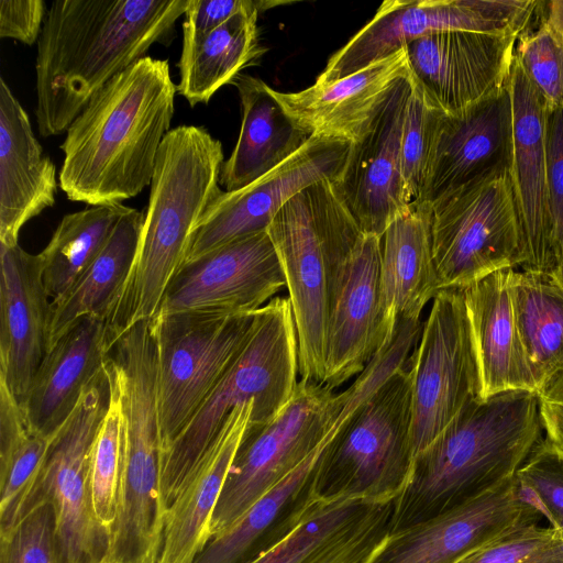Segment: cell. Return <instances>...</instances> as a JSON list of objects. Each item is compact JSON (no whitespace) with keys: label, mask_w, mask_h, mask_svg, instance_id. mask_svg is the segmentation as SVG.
Here are the masks:
<instances>
[{"label":"cell","mask_w":563,"mask_h":563,"mask_svg":"<svg viewBox=\"0 0 563 563\" xmlns=\"http://www.w3.org/2000/svg\"><path fill=\"white\" fill-rule=\"evenodd\" d=\"M510 290L519 339L540 387L563 367V286L551 274L514 271Z\"/></svg>","instance_id":"35"},{"label":"cell","mask_w":563,"mask_h":563,"mask_svg":"<svg viewBox=\"0 0 563 563\" xmlns=\"http://www.w3.org/2000/svg\"><path fill=\"white\" fill-rule=\"evenodd\" d=\"M411 378L413 457L470 401L481 398L479 371L463 289H440L407 362Z\"/></svg>","instance_id":"12"},{"label":"cell","mask_w":563,"mask_h":563,"mask_svg":"<svg viewBox=\"0 0 563 563\" xmlns=\"http://www.w3.org/2000/svg\"><path fill=\"white\" fill-rule=\"evenodd\" d=\"M266 231L286 278L300 379L323 384L331 285L363 231L331 178L295 195Z\"/></svg>","instance_id":"5"},{"label":"cell","mask_w":563,"mask_h":563,"mask_svg":"<svg viewBox=\"0 0 563 563\" xmlns=\"http://www.w3.org/2000/svg\"><path fill=\"white\" fill-rule=\"evenodd\" d=\"M508 86L512 101L510 175L525 244L520 268L553 275L556 260L549 217L545 147L550 107L515 55Z\"/></svg>","instance_id":"21"},{"label":"cell","mask_w":563,"mask_h":563,"mask_svg":"<svg viewBox=\"0 0 563 563\" xmlns=\"http://www.w3.org/2000/svg\"><path fill=\"white\" fill-rule=\"evenodd\" d=\"M512 101L508 84L455 114L443 113L419 202H429L500 165H510Z\"/></svg>","instance_id":"24"},{"label":"cell","mask_w":563,"mask_h":563,"mask_svg":"<svg viewBox=\"0 0 563 563\" xmlns=\"http://www.w3.org/2000/svg\"><path fill=\"white\" fill-rule=\"evenodd\" d=\"M254 402L233 409L165 514L157 563H192L210 540V521Z\"/></svg>","instance_id":"28"},{"label":"cell","mask_w":563,"mask_h":563,"mask_svg":"<svg viewBox=\"0 0 563 563\" xmlns=\"http://www.w3.org/2000/svg\"><path fill=\"white\" fill-rule=\"evenodd\" d=\"M545 147L549 217L558 271L563 258V108L549 110Z\"/></svg>","instance_id":"44"},{"label":"cell","mask_w":563,"mask_h":563,"mask_svg":"<svg viewBox=\"0 0 563 563\" xmlns=\"http://www.w3.org/2000/svg\"><path fill=\"white\" fill-rule=\"evenodd\" d=\"M540 5L533 0H386L329 58L316 84L344 78L434 32L520 35L533 23Z\"/></svg>","instance_id":"13"},{"label":"cell","mask_w":563,"mask_h":563,"mask_svg":"<svg viewBox=\"0 0 563 563\" xmlns=\"http://www.w3.org/2000/svg\"><path fill=\"white\" fill-rule=\"evenodd\" d=\"M0 563H62L56 515L51 504L38 505L0 536Z\"/></svg>","instance_id":"43"},{"label":"cell","mask_w":563,"mask_h":563,"mask_svg":"<svg viewBox=\"0 0 563 563\" xmlns=\"http://www.w3.org/2000/svg\"><path fill=\"white\" fill-rule=\"evenodd\" d=\"M410 89L408 76L395 87L367 133L351 144L336 180L347 208L364 233L382 236L387 227L410 207L400 157Z\"/></svg>","instance_id":"20"},{"label":"cell","mask_w":563,"mask_h":563,"mask_svg":"<svg viewBox=\"0 0 563 563\" xmlns=\"http://www.w3.org/2000/svg\"><path fill=\"white\" fill-rule=\"evenodd\" d=\"M287 3L258 0L209 32L183 31L177 92L191 107L208 103L216 91L232 84L242 69L254 65L266 52L260 43V13Z\"/></svg>","instance_id":"32"},{"label":"cell","mask_w":563,"mask_h":563,"mask_svg":"<svg viewBox=\"0 0 563 563\" xmlns=\"http://www.w3.org/2000/svg\"><path fill=\"white\" fill-rule=\"evenodd\" d=\"M514 271H496L463 289L482 399L507 390L537 393L539 388L515 321L510 290Z\"/></svg>","instance_id":"30"},{"label":"cell","mask_w":563,"mask_h":563,"mask_svg":"<svg viewBox=\"0 0 563 563\" xmlns=\"http://www.w3.org/2000/svg\"><path fill=\"white\" fill-rule=\"evenodd\" d=\"M536 391L507 390L465 405L412 462L389 532L433 518L514 478L541 441Z\"/></svg>","instance_id":"3"},{"label":"cell","mask_w":563,"mask_h":563,"mask_svg":"<svg viewBox=\"0 0 563 563\" xmlns=\"http://www.w3.org/2000/svg\"><path fill=\"white\" fill-rule=\"evenodd\" d=\"M298 340L288 298L275 297L257 310L253 332L191 420L162 453L161 498L164 511L236 407L254 402L251 427L274 419L298 385Z\"/></svg>","instance_id":"6"},{"label":"cell","mask_w":563,"mask_h":563,"mask_svg":"<svg viewBox=\"0 0 563 563\" xmlns=\"http://www.w3.org/2000/svg\"><path fill=\"white\" fill-rule=\"evenodd\" d=\"M47 10L43 0H0V37L37 43Z\"/></svg>","instance_id":"45"},{"label":"cell","mask_w":563,"mask_h":563,"mask_svg":"<svg viewBox=\"0 0 563 563\" xmlns=\"http://www.w3.org/2000/svg\"><path fill=\"white\" fill-rule=\"evenodd\" d=\"M430 205L440 289H464L496 271L522 266L523 234L510 165H500Z\"/></svg>","instance_id":"8"},{"label":"cell","mask_w":563,"mask_h":563,"mask_svg":"<svg viewBox=\"0 0 563 563\" xmlns=\"http://www.w3.org/2000/svg\"><path fill=\"white\" fill-rule=\"evenodd\" d=\"M429 202L411 205L382 235L380 300L385 344L399 324L420 321L426 305L440 290L432 253Z\"/></svg>","instance_id":"27"},{"label":"cell","mask_w":563,"mask_h":563,"mask_svg":"<svg viewBox=\"0 0 563 563\" xmlns=\"http://www.w3.org/2000/svg\"><path fill=\"white\" fill-rule=\"evenodd\" d=\"M331 438L257 499L236 521L210 538L192 563H249L290 534L313 510V477Z\"/></svg>","instance_id":"31"},{"label":"cell","mask_w":563,"mask_h":563,"mask_svg":"<svg viewBox=\"0 0 563 563\" xmlns=\"http://www.w3.org/2000/svg\"><path fill=\"white\" fill-rule=\"evenodd\" d=\"M394 501H318L290 534L249 563H362L389 533Z\"/></svg>","instance_id":"29"},{"label":"cell","mask_w":563,"mask_h":563,"mask_svg":"<svg viewBox=\"0 0 563 563\" xmlns=\"http://www.w3.org/2000/svg\"><path fill=\"white\" fill-rule=\"evenodd\" d=\"M350 147L351 143L344 141L310 136L271 172L240 189L222 190L200 220L186 261L239 238L265 231L299 191L325 178L338 180Z\"/></svg>","instance_id":"16"},{"label":"cell","mask_w":563,"mask_h":563,"mask_svg":"<svg viewBox=\"0 0 563 563\" xmlns=\"http://www.w3.org/2000/svg\"><path fill=\"white\" fill-rule=\"evenodd\" d=\"M103 563H109L108 561H104Z\"/></svg>","instance_id":"50"},{"label":"cell","mask_w":563,"mask_h":563,"mask_svg":"<svg viewBox=\"0 0 563 563\" xmlns=\"http://www.w3.org/2000/svg\"><path fill=\"white\" fill-rule=\"evenodd\" d=\"M537 397L544 440L563 457V367L542 382Z\"/></svg>","instance_id":"46"},{"label":"cell","mask_w":563,"mask_h":563,"mask_svg":"<svg viewBox=\"0 0 563 563\" xmlns=\"http://www.w3.org/2000/svg\"><path fill=\"white\" fill-rule=\"evenodd\" d=\"M109 399V382L103 369L51 438L40 473L16 515L15 525L38 505L53 506L62 563H103L108 556L110 532L95 517L88 472L91 446L108 411Z\"/></svg>","instance_id":"10"},{"label":"cell","mask_w":563,"mask_h":563,"mask_svg":"<svg viewBox=\"0 0 563 563\" xmlns=\"http://www.w3.org/2000/svg\"><path fill=\"white\" fill-rule=\"evenodd\" d=\"M256 311H183L152 321L162 453L191 420L246 345Z\"/></svg>","instance_id":"9"},{"label":"cell","mask_w":563,"mask_h":563,"mask_svg":"<svg viewBox=\"0 0 563 563\" xmlns=\"http://www.w3.org/2000/svg\"><path fill=\"white\" fill-rule=\"evenodd\" d=\"M49 442L31 429L22 407L0 379V536L14 527Z\"/></svg>","instance_id":"37"},{"label":"cell","mask_w":563,"mask_h":563,"mask_svg":"<svg viewBox=\"0 0 563 563\" xmlns=\"http://www.w3.org/2000/svg\"><path fill=\"white\" fill-rule=\"evenodd\" d=\"M56 167L36 140L30 117L0 77V244H19L22 227L57 194Z\"/></svg>","instance_id":"26"},{"label":"cell","mask_w":563,"mask_h":563,"mask_svg":"<svg viewBox=\"0 0 563 563\" xmlns=\"http://www.w3.org/2000/svg\"><path fill=\"white\" fill-rule=\"evenodd\" d=\"M412 462L411 378L406 363L327 444L314 473L313 497L323 503L393 501L405 488Z\"/></svg>","instance_id":"7"},{"label":"cell","mask_w":563,"mask_h":563,"mask_svg":"<svg viewBox=\"0 0 563 563\" xmlns=\"http://www.w3.org/2000/svg\"><path fill=\"white\" fill-rule=\"evenodd\" d=\"M167 59L145 56L110 79L73 121L60 145L59 187L71 201L118 205L151 186L175 112Z\"/></svg>","instance_id":"2"},{"label":"cell","mask_w":563,"mask_h":563,"mask_svg":"<svg viewBox=\"0 0 563 563\" xmlns=\"http://www.w3.org/2000/svg\"><path fill=\"white\" fill-rule=\"evenodd\" d=\"M122 461L109 563H157L165 511L161 498L162 442L157 399L136 389L120 399Z\"/></svg>","instance_id":"14"},{"label":"cell","mask_w":563,"mask_h":563,"mask_svg":"<svg viewBox=\"0 0 563 563\" xmlns=\"http://www.w3.org/2000/svg\"><path fill=\"white\" fill-rule=\"evenodd\" d=\"M286 287L267 231L252 233L186 261L169 282L157 314L256 311Z\"/></svg>","instance_id":"15"},{"label":"cell","mask_w":563,"mask_h":563,"mask_svg":"<svg viewBox=\"0 0 563 563\" xmlns=\"http://www.w3.org/2000/svg\"><path fill=\"white\" fill-rule=\"evenodd\" d=\"M455 563H563V534L540 522L523 525Z\"/></svg>","instance_id":"41"},{"label":"cell","mask_w":563,"mask_h":563,"mask_svg":"<svg viewBox=\"0 0 563 563\" xmlns=\"http://www.w3.org/2000/svg\"><path fill=\"white\" fill-rule=\"evenodd\" d=\"M128 206H90L63 217L38 254L43 282L52 300H60L107 245Z\"/></svg>","instance_id":"36"},{"label":"cell","mask_w":563,"mask_h":563,"mask_svg":"<svg viewBox=\"0 0 563 563\" xmlns=\"http://www.w3.org/2000/svg\"><path fill=\"white\" fill-rule=\"evenodd\" d=\"M0 379L21 405L47 353L52 300L38 254L0 244Z\"/></svg>","instance_id":"23"},{"label":"cell","mask_w":563,"mask_h":563,"mask_svg":"<svg viewBox=\"0 0 563 563\" xmlns=\"http://www.w3.org/2000/svg\"><path fill=\"white\" fill-rule=\"evenodd\" d=\"M232 84L239 92L242 121L238 142L221 167L219 183L225 191L271 172L310 137L291 122L262 79L240 74Z\"/></svg>","instance_id":"33"},{"label":"cell","mask_w":563,"mask_h":563,"mask_svg":"<svg viewBox=\"0 0 563 563\" xmlns=\"http://www.w3.org/2000/svg\"><path fill=\"white\" fill-rule=\"evenodd\" d=\"M257 2L258 0H190L185 13L186 20L181 24L183 31L209 32Z\"/></svg>","instance_id":"47"},{"label":"cell","mask_w":563,"mask_h":563,"mask_svg":"<svg viewBox=\"0 0 563 563\" xmlns=\"http://www.w3.org/2000/svg\"><path fill=\"white\" fill-rule=\"evenodd\" d=\"M532 24L519 35L515 56L549 107L563 108V43L543 18L542 3Z\"/></svg>","instance_id":"40"},{"label":"cell","mask_w":563,"mask_h":563,"mask_svg":"<svg viewBox=\"0 0 563 563\" xmlns=\"http://www.w3.org/2000/svg\"><path fill=\"white\" fill-rule=\"evenodd\" d=\"M380 260L382 236L363 232L332 282L323 384L333 389L360 375L386 346Z\"/></svg>","instance_id":"19"},{"label":"cell","mask_w":563,"mask_h":563,"mask_svg":"<svg viewBox=\"0 0 563 563\" xmlns=\"http://www.w3.org/2000/svg\"><path fill=\"white\" fill-rule=\"evenodd\" d=\"M190 0H56L37 41L41 136L66 133L92 96L154 44L169 45Z\"/></svg>","instance_id":"1"},{"label":"cell","mask_w":563,"mask_h":563,"mask_svg":"<svg viewBox=\"0 0 563 563\" xmlns=\"http://www.w3.org/2000/svg\"><path fill=\"white\" fill-rule=\"evenodd\" d=\"M338 402L330 386L299 379L287 406L261 427L249 424L214 508L210 538L236 521L322 442Z\"/></svg>","instance_id":"11"},{"label":"cell","mask_w":563,"mask_h":563,"mask_svg":"<svg viewBox=\"0 0 563 563\" xmlns=\"http://www.w3.org/2000/svg\"><path fill=\"white\" fill-rule=\"evenodd\" d=\"M109 388L108 411L90 451L88 482L95 517L111 534L122 461V417L118 397Z\"/></svg>","instance_id":"38"},{"label":"cell","mask_w":563,"mask_h":563,"mask_svg":"<svg viewBox=\"0 0 563 563\" xmlns=\"http://www.w3.org/2000/svg\"><path fill=\"white\" fill-rule=\"evenodd\" d=\"M406 47L339 80L272 93L308 136L355 143L369 130L395 87L409 76Z\"/></svg>","instance_id":"22"},{"label":"cell","mask_w":563,"mask_h":563,"mask_svg":"<svg viewBox=\"0 0 563 563\" xmlns=\"http://www.w3.org/2000/svg\"><path fill=\"white\" fill-rule=\"evenodd\" d=\"M114 343L106 317L82 318L63 334L47 351L20 405L32 430L48 439L57 432L104 369Z\"/></svg>","instance_id":"25"},{"label":"cell","mask_w":563,"mask_h":563,"mask_svg":"<svg viewBox=\"0 0 563 563\" xmlns=\"http://www.w3.org/2000/svg\"><path fill=\"white\" fill-rule=\"evenodd\" d=\"M542 15L563 43V0L542 1Z\"/></svg>","instance_id":"48"},{"label":"cell","mask_w":563,"mask_h":563,"mask_svg":"<svg viewBox=\"0 0 563 563\" xmlns=\"http://www.w3.org/2000/svg\"><path fill=\"white\" fill-rule=\"evenodd\" d=\"M410 95L402 129L401 174L408 203L420 201L442 111L433 107L410 77Z\"/></svg>","instance_id":"39"},{"label":"cell","mask_w":563,"mask_h":563,"mask_svg":"<svg viewBox=\"0 0 563 563\" xmlns=\"http://www.w3.org/2000/svg\"><path fill=\"white\" fill-rule=\"evenodd\" d=\"M552 276H554L556 278V280L563 286V258L561 261V264H560L558 271Z\"/></svg>","instance_id":"49"},{"label":"cell","mask_w":563,"mask_h":563,"mask_svg":"<svg viewBox=\"0 0 563 563\" xmlns=\"http://www.w3.org/2000/svg\"><path fill=\"white\" fill-rule=\"evenodd\" d=\"M519 35L440 31L406 46L410 77L445 114L460 113L503 89Z\"/></svg>","instance_id":"18"},{"label":"cell","mask_w":563,"mask_h":563,"mask_svg":"<svg viewBox=\"0 0 563 563\" xmlns=\"http://www.w3.org/2000/svg\"><path fill=\"white\" fill-rule=\"evenodd\" d=\"M143 222L144 212L129 207L98 257L60 300L52 302L47 351L78 320L108 319L134 263Z\"/></svg>","instance_id":"34"},{"label":"cell","mask_w":563,"mask_h":563,"mask_svg":"<svg viewBox=\"0 0 563 563\" xmlns=\"http://www.w3.org/2000/svg\"><path fill=\"white\" fill-rule=\"evenodd\" d=\"M525 497L563 534V457L544 440L536 445L516 474Z\"/></svg>","instance_id":"42"},{"label":"cell","mask_w":563,"mask_h":563,"mask_svg":"<svg viewBox=\"0 0 563 563\" xmlns=\"http://www.w3.org/2000/svg\"><path fill=\"white\" fill-rule=\"evenodd\" d=\"M221 142L203 126L179 125L163 140L144 212L139 249L108 323L117 341L137 322L152 320L186 261L194 233L222 191Z\"/></svg>","instance_id":"4"},{"label":"cell","mask_w":563,"mask_h":563,"mask_svg":"<svg viewBox=\"0 0 563 563\" xmlns=\"http://www.w3.org/2000/svg\"><path fill=\"white\" fill-rule=\"evenodd\" d=\"M541 517L515 476L433 518L389 532L362 563H455Z\"/></svg>","instance_id":"17"}]
</instances>
